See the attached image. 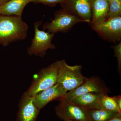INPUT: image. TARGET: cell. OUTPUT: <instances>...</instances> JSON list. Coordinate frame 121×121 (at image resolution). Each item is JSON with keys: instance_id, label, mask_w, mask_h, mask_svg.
I'll use <instances>...</instances> for the list:
<instances>
[{"instance_id": "obj_6", "label": "cell", "mask_w": 121, "mask_h": 121, "mask_svg": "<svg viewBox=\"0 0 121 121\" xmlns=\"http://www.w3.org/2000/svg\"><path fill=\"white\" fill-rule=\"evenodd\" d=\"M102 38L111 42L121 41V16L105 18L90 25Z\"/></svg>"}, {"instance_id": "obj_1", "label": "cell", "mask_w": 121, "mask_h": 121, "mask_svg": "<svg viewBox=\"0 0 121 121\" xmlns=\"http://www.w3.org/2000/svg\"><path fill=\"white\" fill-rule=\"evenodd\" d=\"M28 25L22 17L0 16V44L6 47L13 42L23 40L27 37Z\"/></svg>"}, {"instance_id": "obj_11", "label": "cell", "mask_w": 121, "mask_h": 121, "mask_svg": "<svg viewBox=\"0 0 121 121\" xmlns=\"http://www.w3.org/2000/svg\"><path fill=\"white\" fill-rule=\"evenodd\" d=\"M67 92L62 84L57 83L36 94L33 97L34 103L37 108L40 110L48 103L60 99Z\"/></svg>"}, {"instance_id": "obj_25", "label": "cell", "mask_w": 121, "mask_h": 121, "mask_svg": "<svg viewBox=\"0 0 121 121\" xmlns=\"http://www.w3.org/2000/svg\"></svg>"}, {"instance_id": "obj_12", "label": "cell", "mask_w": 121, "mask_h": 121, "mask_svg": "<svg viewBox=\"0 0 121 121\" xmlns=\"http://www.w3.org/2000/svg\"><path fill=\"white\" fill-rule=\"evenodd\" d=\"M103 94L95 92L86 93L75 98L71 101L87 110L104 109L101 103V98Z\"/></svg>"}, {"instance_id": "obj_19", "label": "cell", "mask_w": 121, "mask_h": 121, "mask_svg": "<svg viewBox=\"0 0 121 121\" xmlns=\"http://www.w3.org/2000/svg\"><path fill=\"white\" fill-rule=\"evenodd\" d=\"M65 0H35V4L41 3L50 7H54L58 4H62Z\"/></svg>"}, {"instance_id": "obj_15", "label": "cell", "mask_w": 121, "mask_h": 121, "mask_svg": "<svg viewBox=\"0 0 121 121\" xmlns=\"http://www.w3.org/2000/svg\"><path fill=\"white\" fill-rule=\"evenodd\" d=\"M88 116L91 121H108L121 113L101 109L88 110Z\"/></svg>"}, {"instance_id": "obj_13", "label": "cell", "mask_w": 121, "mask_h": 121, "mask_svg": "<svg viewBox=\"0 0 121 121\" xmlns=\"http://www.w3.org/2000/svg\"><path fill=\"white\" fill-rule=\"evenodd\" d=\"M35 3V0H10L0 5V16H15L22 17L23 11L29 3Z\"/></svg>"}, {"instance_id": "obj_22", "label": "cell", "mask_w": 121, "mask_h": 121, "mask_svg": "<svg viewBox=\"0 0 121 121\" xmlns=\"http://www.w3.org/2000/svg\"><path fill=\"white\" fill-rule=\"evenodd\" d=\"M9 0H0V5L4 4Z\"/></svg>"}, {"instance_id": "obj_23", "label": "cell", "mask_w": 121, "mask_h": 121, "mask_svg": "<svg viewBox=\"0 0 121 121\" xmlns=\"http://www.w3.org/2000/svg\"><path fill=\"white\" fill-rule=\"evenodd\" d=\"M106 0L109 3H110V2L112 0Z\"/></svg>"}, {"instance_id": "obj_3", "label": "cell", "mask_w": 121, "mask_h": 121, "mask_svg": "<svg viewBox=\"0 0 121 121\" xmlns=\"http://www.w3.org/2000/svg\"><path fill=\"white\" fill-rule=\"evenodd\" d=\"M59 61L56 60L41 69L35 76L30 87L24 93L34 97L37 93L57 83Z\"/></svg>"}, {"instance_id": "obj_24", "label": "cell", "mask_w": 121, "mask_h": 121, "mask_svg": "<svg viewBox=\"0 0 121 121\" xmlns=\"http://www.w3.org/2000/svg\"><path fill=\"white\" fill-rule=\"evenodd\" d=\"M73 121V120H67V121Z\"/></svg>"}, {"instance_id": "obj_20", "label": "cell", "mask_w": 121, "mask_h": 121, "mask_svg": "<svg viewBox=\"0 0 121 121\" xmlns=\"http://www.w3.org/2000/svg\"><path fill=\"white\" fill-rule=\"evenodd\" d=\"M119 110L121 111V95L113 97Z\"/></svg>"}, {"instance_id": "obj_9", "label": "cell", "mask_w": 121, "mask_h": 121, "mask_svg": "<svg viewBox=\"0 0 121 121\" xmlns=\"http://www.w3.org/2000/svg\"><path fill=\"white\" fill-rule=\"evenodd\" d=\"M62 8L90 25L91 22V0H65Z\"/></svg>"}, {"instance_id": "obj_5", "label": "cell", "mask_w": 121, "mask_h": 121, "mask_svg": "<svg viewBox=\"0 0 121 121\" xmlns=\"http://www.w3.org/2000/svg\"><path fill=\"white\" fill-rule=\"evenodd\" d=\"M54 18L50 22H46L43 25V30L54 33L69 31L78 23L83 22L82 20L69 13L63 8L56 11Z\"/></svg>"}, {"instance_id": "obj_4", "label": "cell", "mask_w": 121, "mask_h": 121, "mask_svg": "<svg viewBox=\"0 0 121 121\" xmlns=\"http://www.w3.org/2000/svg\"><path fill=\"white\" fill-rule=\"evenodd\" d=\"M41 23V21H36L34 24L35 36L32 39L31 44L27 50V53L30 56L43 57L47 50L56 48L52 43L55 34L40 30L39 28Z\"/></svg>"}, {"instance_id": "obj_14", "label": "cell", "mask_w": 121, "mask_h": 121, "mask_svg": "<svg viewBox=\"0 0 121 121\" xmlns=\"http://www.w3.org/2000/svg\"><path fill=\"white\" fill-rule=\"evenodd\" d=\"M109 3L106 0H91V25L105 19L109 11Z\"/></svg>"}, {"instance_id": "obj_17", "label": "cell", "mask_w": 121, "mask_h": 121, "mask_svg": "<svg viewBox=\"0 0 121 121\" xmlns=\"http://www.w3.org/2000/svg\"><path fill=\"white\" fill-rule=\"evenodd\" d=\"M121 16V0H112L109 3L106 18Z\"/></svg>"}, {"instance_id": "obj_21", "label": "cell", "mask_w": 121, "mask_h": 121, "mask_svg": "<svg viewBox=\"0 0 121 121\" xmlns=\"http://www.w3.org/2000/svg\"><path fill=\"white\" fill-rule=\"evenodd\" d=\"M108 121H121V113H119L116 117Z\"/></svg>"}, {"instance_id": "obj_7", "label": "cell", "mask_w": 121, "mask_h": 121, "mask_svg": "<svg viewBox=\"0 0 121 121\" xmlns=\"http://www.w3.org/2000/svg\"><path fill=\"white\" fill-rule=\"evenodd\" d=\"M58 105L55 108L56 114L59 118L64 121H91L88 110L72 101H66L62 98L59 99Z\"/></svg>"}, {"instance_id": "obj_8", "label": "cell", "mask_w": 121, "mask_h": 121, "mask_svg": "<svg viewBox=\"0 0 121 121\" xmlns=\"http://www.w3.org/2000/svg\"><path fill=\"white\" fill-rule=\"evenodd\" d=\"M91 92L107 94L110 92V91L100 78L93 76L90 78H86L84 82L80 86L68 91L62 98L66 101H71L79 95Z\"/></svg>"}, {"instance_id": "obj_10", "label": "cell", "mask_w": 121, "mask_h": 121, "mask_svg": "<svg viewBox=\"0 0 121 121\" xmlns=\"http://www.w3.org/2000/svg\"><path fill=\"white\" fill-rule=\"evenodd\" d=\"M16 121H36L39 110L35 105L33 97L24 93L20 100Z\"/></svg>"}, {"instance_id": "obj_2", "label": "cell", "mask_w": 121, "mask_h": 121, "mask_svg": "<svg viewBox=\"0 0 121 121\" xmlns=\"http://www.w3.org/2000/svg\"><path fill=\"white\" fill-rule=\"evenodd\" d=\"M81 65L70 66L64 60H59L57 83L62 84L67 92L80 86L86 78L82 73Z\"/></svg>"}, {"instance_id": "obj_16", "label": "cell", "mask_w": 121, "mask_h": 121, "mask_svg": "<svg viewBox=\"0 0 121 121\" xmlns=\"http://www.w3.org/2000/svg\"><path fill=\"white\" fill-rule=\"evenodd\" d=\"M101 103L104 109L121 113V111L117 105L113 97H109L107 94H104L102 95Z\"/></svg>"}, {"instance_id": "obj_18", "label": "cell", "mask_w": 121, "mask_h": 121, "mask_svg": "<svg viewBox=\"0 0 121 121\" xmlns=\"http://www.w3.org/2000/svg\"><path fill=\"white\" fill-rule=\"evenodd\" d=\"M114 51V56L117 57V60L119 74L121 73V42L115 45L113 47Z\"/></svg>"}]
</instances>
